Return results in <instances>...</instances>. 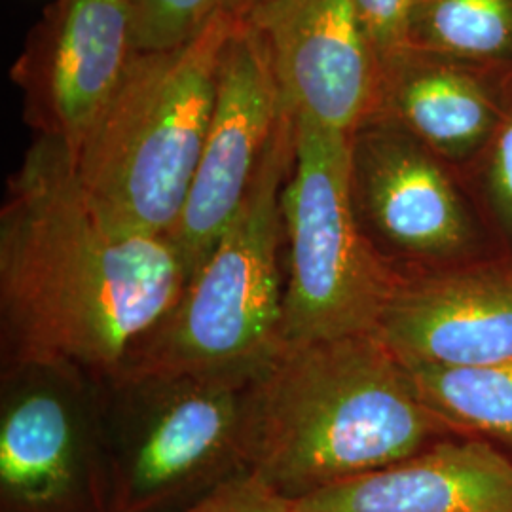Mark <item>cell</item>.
I'll return each mask as SVG.
<instances>
[{"label":"cell","mask_w":512,"mask_h":512,"mask_svg":"<svg viewBox=\"0 0 512 512\" xmlns=\"http://www.w3.org/2000/svg\"><path fill=\"white\" fill-rule=\"evenodd\" d=\"M188 285L169 236H120L93 213L65 143L40 137L0 213L4 370L42 366L109 384Z\"/></svg>","instance_id":"6da1fadb"},{"label":"cell","mask_w":512,"mask_h":512,"mask_svg":"<svg viewBox=\"0 0 512 512\" xmlns=\"http://www.w3.org/2000/svg\"><path fill=\"white\" fill-rule=\"evenodd\" d=\"M446 427L376 332L283 344L251 385L247 467L302 499L410 458Z\"/></svg>","instance_id":"7a4b0ae2"},{"label":"cell","mask_w":512,"mask_h":512,"mask_svg":"<svg viewBox=\"0 0 512 512\" xmlns=\"http://www.w3.org/2000/svg\"><path fill=\"white\" fill-rule=\"evenodd\" d=\"M241 21L135 55L109 107L73 154L78 184L120 236H171L202 158L226 44Z\"/></svg>","instance_id":"3957f363"},{"label":"cell","mask_w":512,"mask_h":512,"mask_svg":"<svg viewBox=\"0 0 512 512\" xmlns=\"http://www.w3.org/2000/svg\"><path fill=\"white\" fill-rule=\"evenodd\" d=\"M296 152L289 112L236 217L164 321L112 380L256 372L283 346V192Z\"/></svg>","instance_id":"277c9868"},{"label":"cell","mask_w":512,"mask_h":512,"mask_svg":"<svg viewBox=\"0 0 512 512\" xmlns=\"http://www.w3.org/2000/svg\"><path fill=\"white\" fill-rule=\"evenodd\" d=\"M256 372L105 384L110 512H173L251 473L245 418Z\"/></svg>","instance_id":"5b68a950"},{"label":"cell","mask_w":512,"mask_h":512,"mask_svg":"<svg viewBox=\"0 0 512 512\" xmlns=\"http://www.w3.org/2000/svg\"><path fill=\"white\" fill-rule=\"evenodd\" d=\"M283 220L289 245L283 344L376 332L401 275L359 228L351 135L296 116Z\"/></svg>","instance_id":"8992f818"},{"label":"cell","mask_w":512,"mask_h":512,"mask_svg":"<svg viewBox=\"0 0 512 512\" xmlns=\"http://www.w3.org/2000/svg\"><path fill=\"white\" fill-rule=\"evenodd\" d=\"M103 397L73 370H4L0 512H110Z\"/></svg>","instance_id":"52a82bcc"},{"label":"cell","mask_w":512,"mask_h":512,"mask_svg":"<svg viewBox=\"0 0 512 512\" xmlns=\"http://www.w3.org/2000/svg\"><path fill=\"white\" fill-rule=\"evenodd\" d=\"M289 112L266 40L241 19L222 55L202 158L183 215L169 236L183 256L188 281L236 217Z\"/></svg>","instance_id":"ba28073f"},{"label":"cell","mask_w":512,"mask_h":512,"mask_svg":"<svg viewBox=\"0 0 512 512\" xmlns=\"http://www.w3.org/2000/svg\"><path fill=\"white\" fill-rule=\"evenodd\" d=\"M139 54L131 0H55L12 67L25 120L74 154Z\"/></svg>","instance_id":"9c48e42d"},{"label":"cell","mask_w":512,"mask_h":512,"mask_svg":"<svg viewBox=\"0 0 512 512\" xmlns=\"http://www.w3.org/2000/svg\"><path fill=\"white\" fill-rule=\"evenodd\" d=\"M245 21L266 40L294 116L351 135L376 112L380 63L353 0H258Z\"/></svg>","instance_id":"30bf717a"},{"label":"cell","mask_w":512,"mask_h":512,"mask_svg":"<svg viewBox=\"0 0 512 512\" xmlns=\"http://www.w3.org/2000/svg\"><path fill=\"white\" fill-rule=\"evenodd\" d=\"M376 334L403 363L484 366L512 359V270L399 281Z\"/></svg>","instance_id":"8fae6325"},{"label":"cell","mask_w":512,"mask_h":512,"mask_svg":"<svg viewBox=\"0 0 512 512\" xmlns=\"http://www.w3.org/2000/svg\"><path fill=\"white\" fill-rule=\"evenodd\" d=\"M353 200L382 238L406 255H456L469 239L458 194L435 158L397 124L351 133Z\"/></svg>","instance_id":"7c38bea8"},{"label":"cell","mask_w":512,"mask_h":512,"mask_svg":"<svg viewBox=\"0 0 512 512\" xmlns=\"http://www.w3.org/2000/svg\"><path fill=\"white\" fill-rule=\"evenodd\" d=\"M296 501L300 512H512V459L488 442L444 440Z\"/></svg>","instance_id":"4fadbf2b"},{"label":"cell","mask_w":512,"mask_h":512,"mask_svg":"<svg viewBox=\"0 0 512 512\" xmlns=\"http://www.w3.org/2000/svg\"><path fill=\"white\" fill-rule=\"evenodd\" d=\"M380 105L423 147L446 156L471 150L492 124L490 101L471 78L408 61L406 50L380 65Z\"/></svg>","instance_id":"5bb4252c"},{"label":"cell","mask_w":512,"mask_h":512,"mask_svg":"<svg viewBox=\"0 0 512 512\" xmlns=\"http://www.w3.org/2000/svg\"><path fill=\"white\" fill-rule=\"evenodd\" d=\"M403 365L421 401L446 425L469 427L512 446V359L458 368Z\"/></svg>","instance_id":"9a60e30c"},{"label":"cell","mask_w":512,"mask_h":512,"mask_svg":"<svg viewBox=\"0 0 512 512\" xmlns=\"http://www.w3.org/2000/svg\"><path fill=\"white\" fill-rule=\"evenodd\" d=\"M494 55L512 44V0H421L408 48Z\"/></svg>","instance_id":"2e32d148"},{"label":"cell","mask_w":512,"mask_h":512,"mask_svg":"<svg viewBox=\"0 0 512 512\" xmlns=\"http://www.w3.org/2000/svg\"><path fill=\"white\" fill-rule=\"evenodd\" d=\"M258 0H133L139 52L165 50L196 37L219 16L247 19Z\"/></svg>","instance_id":"e0dca14e"},{"label":"cell","mask_w":512,"mask_h":512,"mask_svg":"<svg viewBox=\"0 0 512 512\" xmlns=\"http://www.w3.org/2000/svg\"><path fill=\"white\" fill-rule=\"evenodd\" d=\"M173 512H300V507L296 499L279 494L256 473H243Z\"/></svg>","instance_id":"ac0fdd59"},{"label":"cell","mask_w":512,"mask_h":512,"mask_svg":"<svg viewBox=\"0 0 512 512\" xmlns=\"http://www.w3.org/2000/svg\"><path fill=\"white\" fill-rule=\"evenodd\" d=\"M368 44L382 65L408 48L412 18L421 0H353Z\"/></svg>","instance_id":"d6986e66"},{"label":"cell","mask_w":512,"mask_h":512,"mask_svg":"<svg viewBox=\"0 0 512 512\" xmlns=\"http://www.w3.org/2000/svg\"><path fill=\"white\" fill-rule=\"evenodd\" d=\"M492 188L497 209L512 230V120L501 131L495 147Z\"/></svg>","instance_id":"ffe728a7"},{"label":"cell","mask_w":512,"mask_h":512,"mask_svg":"<svg viewBox=\"0 0 512 512\" xmlns=\"http://www.w3.org/2000/svg\"><path fill=\"white\" fill-rule=\"evenodd\" d=\"M131 2H133V0H131Z\"/></svg>","instance_id":"44dd1931"}]
</instances>
